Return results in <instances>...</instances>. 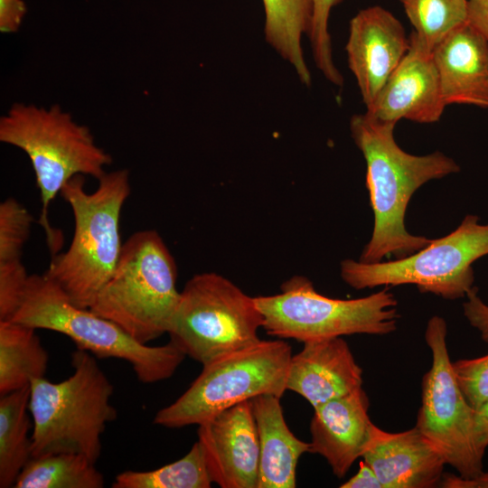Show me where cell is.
<instances>
[{"instance_id": "cell-1", "label": "cell", "mask_w": 488, "mask_h": 488, "mask_svg": "<svg viewBox=\"0 0 488 488\" xmlns=\"http://www.w3.org/2000/svg\"><path fill=\"white\" fill-rule=\"evenodd\" d=\"M396 124L381 121L365 112L350 123L352 137L366 162V187L373 211L371 239L359 261L378 263L389 255L410 256L432 240L409 233L405 226L408 204L423 184L458 173L459 165L440 151L415 155L395 141Z\"/></svg>"}, {"instance_id": "cell-2", "label": "cell", "mask_w": 488, "mask_h": 488, "mask_svg": "<svg viewBox=\"0 0 488 488\" xmlns=\"http://www.w3.org/2000/svg\"><path fill=\"white\" fill-rule=\"evenodd\" d=\"M88 192L84 175L72 177L60 194L69 203L74 232L69 249L54 254L44 273L79 307L89 308L113 275L123 243L120 217L130 194L127 169L106 173Z\"/></svg>"}, {"instance_id": "cell-3", "label": "cell", "mask_w": 488, "mask_h": 488, "mask_svg": "<svg viewBox=\"0 0 488 488\" xmlns=\"http://www.w3.org/2000/svg\"><path fill=\"white\" fill-rule=\"evenodd\" d=\"M71 365L73 372L64 380L31 381L32 457L77 453L97 463L101 436L117 417L114 387L89 352L77 349Z\"/></svg>"}, {"instance_id": "cell-4", "label": "cell", "mask_w": 488, "mask_h": 488, "mask_svg": "<svg viewBox=\"0 0 488 488\" xmlns=\"http://www.w3.org/2000/svg\"><path fill=\"white\" fill-rule=\"evenodd\" d=\"M0 141L20 148L31 161L40 191V224L51 251L56 254L61 239L49 222L51 202L76 175L100 179L112 157L96 144L88 127L78 124L59 105L45 108L14 104L0 117Z\"/></svg>"}, {"instance_id": "cell-5", "label": "cell", "mask_w": 488, "mask_h": 488, "mask_svg": "<svg viewBox=\"0 0 488 488\" xmlns=\"http://www.w3.org/2000/svg\"><path fill=\"white\" fill-rule=\"evenodd\" d=\"M177 267L160 234L139 230L123 244L117 267L89 309L147 344L167 333L181 292Z\"/></svg>"}, {"instance_id": "cell-6", "label": "cell", "mask_w": 488, "mask_h": 488, "mask_svg": "<svg viewBox=\"0 0 488 488\" xmlns=\"http://www.w3.org/2000/svg\"><path fill=\"white\" fill-rule=\"evenodd\" d=\"M10 320L62 333L77 349L96 358L123 360L145 384L171 378L186 356L171 342L161 346L141 343L112 321L77 306L44 273L30 275L21 305Z\"/></svg>"}, {"instance_id": "cell-7", "label": "cell", "mask_w": 488, "mask_h": 488, "mask_svg": "<svg viewBox=\"0 0 488 488\" xmlns=\"http://www.w3.org/2000/svg\"><path fill=\"white\" fill-rule=\"evenodd\" d=\"M267 334L308 341L352 334L385 335L395 332L400 317L395 296L385 287L355 299H336L318 293L303 276H294L281 292L255 296Z\"/></svg>"}, {"instance_id": "cell-8", "label": "cell", "mask_w": 488, "mask_h": 488, "mask_svg": "<svg viewBox=\"0 0 488 488\" xmlns=\"http://www.w3.org/2000/svg\"><path fill=\"white\" fill-rule=\"evenodd\" d=\"M292 353L283 339L260 340L202 365L200 375L154 423L167 428L200 425L221 411L260 395L281 398Z\"/></svg>"}, {"instance_id": "cell-9", "label": "cell", "mask_w": 488, "mask_h": 488, "mask_svg": "<svg viewBox=\"0 0 488 488\" xmlns=\"http://www.w3.org/2000/svg\"><path fill=\"white\" fill-rule=\"evenodd\" d=\"M263 316L255 297L223 276H193L181 291L170 341L202 365L258 343Z\"/></svg>"}, {"instance_id": "cell-10", "label": "cell", "mask_w": 488, "mask_h": 488, "mask_svg": "<svg viewBox=\"0 0 488 488\" xmlns=\"http://www.w3.org/2000/svg\"><path fill=\"white\" fill-rule=\"evenodd\" d=\"M487 255L488 223L467 214L452 232L406 258L372 264L346 258L341 277L357 290L412 284L421 293L455 300L474 287L473 264Z\"/></svg>"}, {"instance_id": "cell-11", "label": "cell", "mask_w": 488, "mask_h": 488, "mask_svg": "<svg viewBox=\"0 0 488 488\" xmlns=\"http://www.w3.org/2000/svg\"><path fill=\"white\" fill-rule=\"evenodd\" d=\"M424 335L432 362L422 380L416 427L458 475L474 477L483 470L484 453L475 440L474 408L459 386L448 353L446 320L432 316Z\"/></svg>"}, {"instance_id": "cell-12", "label": "cell", "mask_w": 488, "mask_h": 488, "mask_svg": "<svg viewBox=\"0 0 488 488\" xmlns=\"http://www.w3.org/2000/svg\"><path fill=\"white\" fill-rule=\"evenodd\" d=\"M408 48L409 37L402 23L381 6L361 9L351 19L345 50L366 109L373 105Z\"/></svg>"}, {"instance_id": "cell-13", "label": "cell", "mask_w": 488, "mask_h": 488, "mask_svg": "<svg viewBox=\"0 0 488 488\" xmlns=\"http://www.w3.org/2000/svg\"><path fill=\"white\" fill-rule=\"evenodd\" d=\"M212 483L221 488H258L259 442L250 400L198 425Z\"/></svg>"}, {"instance_id": "cell-14", "label": "cell", "mask_w": 488, "mask_h": 488, "mask_svg": "<svg viewBox=\"0 0 488 488\" xmlns=\"http://www.w3.org/2000/svg\"><path fill=\"white\" fill-rule=\"evenodd\" d=\"M446 107L433 51L411 33L406 55L366 112L395 124L401 119L432 124L441 118Z\"/></svg>"}, {"instance_id": "cell-15", "label": "cell", "mask_w": 488, "mask_h": 488, "mask_svg": "<svg viewBox=\"0 0 488 488\" xmlns=\"http://www.w3.org/2000/svg\"><path fill=\"white\" fill-rule=\"evenodd\" d=\"M363 461L382 488L439 486L446 465L443 455L415 426L391 433L373 424Z\"/></svg>"}, {"instance_id": "cell-16", "label": "cell", "mask_w": 488, "mask_h": 488, "mask_svg": "<svg viewBox=\"0 0 488 488\" xmlns=\"http://www.w3.org/2000/svg\"><path fill=\"white\" fill-rule=\"evenodd\" d=\"M370 400L362 387L314 408L310 423V453L327 461L343 478L361 457L371 435Z\"/></svg>"}, {"instance_id": "cell-17", "label": "cell", "mask_w": 488, "mask_h": 488, "mask_svg": "<svg viewBox=\"0 0 488 488\" xmlns=\"http://www.w3.org/2000/svg\"><path fill=\"white\" fill-rule=\"evenodd\" d=\"M362 369L342 337L304 343L292 355L286 390L305 399L314 408L362 387Z\"/></svg>"}, {"instance_id": "cell-18", "label": "cell", "mask_w": 488, "mask_h": 488, "mask_svg": "<svg viewBox=\"0 0 488 488\" xmlns=\"http://www.w3.org/2000/svg\"><path fill=\"white\" fill-rule=\"evenodd\" d=\"M443 99L488 108V43L467 22L433 50Z\"/></svg>"}, {"instance_id": "cell-19", "label": "cell", "mask_w": 488, "mask_h": 488, "mask_svg": "<svg viewBox=\"0 0 488 488\" xmlns=\"http://www.w3.org/2000/svg\"><path fill=\"white\" fill-rule=\"evenodd\" d=\"M279 399L273 395L250 399L259 442L258 488L296 487L298 460L311 449L287 427Z\"/></svg>"}, {"instance_id": "cell-20", "label": "cell", "mask_w": 488, "mask_h": 488, "mask_svg": "<svg viewBox=\"0 0 488 488\" xmlns=\"http://www.w3.org/2000/svg\"><path fill=\"white\" fill-rule=\"evenodd\" d=\"M49 354L36 329L0 320V394L5 395L44 378Z\"/></svg>"}, {"instance_id": "cell-21", "label": "cell", "mask_w": 488, "mask_h": 488, "mask_svg": "<svg viewBox=\"0 0 488 488\" xmlns=\"http://www.w3.org/2000/svg\"><path fill=\"white\" fill-rule=\"evenodd\" d=\"M267 42L295 69L302 83L311 84L302 37L311 28L314 0H262Z\"/></svg>"}, {"instance_id": "cell-22", "label": "cell", "mask_w": 488, "mask_h": 488, "mask_svg": "<svg viewBox=\"0 0 488 488\" xmlns=\"http://www.w3.org/2000/svg\"><path fill=\"white\" fill-rule=\"evenodd\" d=\"M31 385V384H30ZM30 385L0 398V487H14L32 457Z\"/></svg>"}, {"instance_id": "cell-23", "label": "cell", "mask_w": 488, "mask_h": 488, "mask_svg": "<svg viewBox=\"0 0 488 488\" xmlns=\"http://www.w3.org/2000/svg\"><path fill=\"white\" fill-rule=\"evenodd\" d=\"M87 456L56 453L31 457L18 475L16 488H101L103 474Z\"/></svg>"}, {"instance_id": "cell-24", "label": "cell", "mask_w": 488, "mask_h": 488, "mask_svg": "<svg viewBox=\"0 0 488 488\" xmlns=\"http://www.w3.org/2000/svg\"><path fill=\"white\" fill-rule=\"evenodd\" d=\"M212 483L205 454L197 440L179 460L149 471L118 474L113 488H210Z\"/></svg>"}, {"instance_id": "cell-25", "label": "cell", "mask_w": 488, "mask_h": 488, "mask_svg": "<svg viewBox=\"0 0 488 488\" xmlns=\"http://www.w3.org/2000/svg\"><path fill=\"white\" fill-rule=\"evenodd\" d=\"M399 1L414 28L412 33L431 51L468 22V0Z\"/></svg>"}, {"instance_id": "cell-26", "label": "cell", "mask_w": 488, "mask_h": 488, "mask_svg": "<svg viewBox=\"0 0 488 488\" xmlns=\"http://www.w3.org/2000/svg\"><path fill=\"white\" fill-rule=\"evenodd\" d=\"M33 216L16 199L0 203V264L22 261L23 247L29 238Z\"/></svg>"}, {"instance_id": "cell-27", "label": "cell", "mask_w": 488, "mask_h": 488, "mask_svg": "<svg viewBox=\"0 0 488 488\" xmlns=\"http://www.w3.org/2000/svg\"><path fill=\"white\" fill-rule=\"evenodd\" d=\"M341 2L342 0H314L313 18L308 33L318 70L326 80L336 86H342L343 79L333 62L328 22L332 9Z\"/></svg>"}, {"instance_id": "cell-28", "label": "cell", "mask_w": 488, "mask_h": 488, "mask_svg": "<svg viewBox=\"0 0 488 488\" xmlns=\"http://www.w3.org/2000/svg\"><path fill=\"white\" fill-rule=\"evenodd\" d=\"M453 367L465 397L474 409L488 401V354L458 360Z\"/></svg>"}, {"instance_id": "cell-29", "label": "cell", "mask_w": 488, "mask_h": 488, "mask_svg": "<svg viewBox=\"0 0 488 488\" xmlns=\"http://www.w3.org/2000/svg\"><path fill=\"white\" fill-rule=\"evenodd\" d=\"M463 313L472 327L478 331L482 340L488 343V304L478 295V288L474 286L465 296Z\"/></svg>"}, {"instance_id": "cell-30", "label": "cell", "mask_w": 488, "mask_h": 488, "mask_svg": "<svg viewBox=\"0 0 488 488\" xmlns=\"http://www.w3.org/2000/svg\"><path fill=\"white\" fill-rule=\"evenodd\" d=\"M23 0H0V32L13 33L19 30L26 14Z\"/></svg>"}, {"instance_id": "cell-31", "label": "cell", "mask_w": 488, "mask_h": 488, "mask_svg": "<svg viewBox=\"0 0 488 488\" xmlns=\"http://www.w3.org/2000/svg\"><path fill=\"white\" fill-rule=\"evenodd\" d=\"M468 23L488 43V0H468Z\"/></svg>"}, {"instance_id": "cell-32", "label": "cell", "mask_w": 488, "mask_h": 488, "mask_svg": "<svg viewBox=\"0 0 488 488\" xmlns=\"http://www.w3.org/2000/svg\"><path fill=\"white\" fill-rule=\"evenodd\" d=\"M439 486L443 488H488V471L483 470L471 478L444 473Z\"/></svg>"}, {"instance_id": "cell-33", "label": "cell", "mask_w": 488, "mask_h": 488, "mask_svg": "<svg viewBox=\"0 0 488 488\" xmlns=\"http://www.w3.org/2000/svg\"><path fill=\"white\" fill-rule=\"evenodd\" d=\"M341 488H382L374 471L364 462L360 463L356 474L343 483Z\"/></svg>"}, {"instance_id": "cell-34", "label": "cell", "mask_w": 488, "mask_h": 488, "mask_svg": "<svg viewBox=\"0 0 488 488\" xmlns=\"http://www.w3.org/2000/svg\"><path fill=\"white\" fill-rule=\"evenodd\" d=\"M474 434L478 448L485 453L488 447V401L474 409Z\"/></svg>"}]
</instances>
